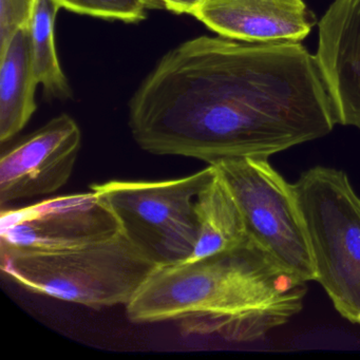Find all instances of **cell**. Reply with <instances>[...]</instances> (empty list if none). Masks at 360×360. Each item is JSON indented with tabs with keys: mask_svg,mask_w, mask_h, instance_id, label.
Instances as JSON below:
<instances>
[{
	"mask_svg": "<svg viewBox=\"0 0 360 360\" xmlns=\"http://www.w3.org/2000/svg\"><path fill=\"white\" fill-rule=\"evenodd\" d=\"M128 109L143 150L208 165L269 159L337 124L317 58L292 41H185L160 60Z\"/></svg>",
	"mask_w": 360,
	"mask_h": 360,
	"instance_id": "6da1fadb",
	"label": "cell"
},
{
	"mask_svg": "<svg viewBox=\"0 0 360 360\" xmlns=\"http://www.w3.org/2000/svg\"><path fill=\"white\" fill-rule=\"evenodd\" d=\"M307 283L248 235L224 252L158 267L126 314L134 323L174 322L186 336L252 342L300 313Z\"/></svg>",
	"mask_w": 360,
	"mask_h": 360,
	"instance_id": "7a4b0ae2",
	"label": "cell"
},
{
	"mask_svg": "<svg viewBox=\"0 0 360 360\" xmlns=\"http://www.w3.org/2000/svg\"><path fill=\"white\" fill-rule=\"evenodd\" d=\"M0 267L22 288L92 309L127 305L158 269L124 235L63 250L0 246Z\"/></svg>",
	"mask_w": 360,
	"mask_h": 360,
	"instance_id": "3957f363",
	"label": "cell"
},
{
	"mask_svg": "<svg viewBox=\"0 0 360 360\" xmlns=\"http://www.w3.org/2000/svg\"><path fill=\"white\" fill-rule=\"evenodd\" d=\"M294 187L316 271L335 309L360 324V198L347 174L315 166Z\"/></svg>",
	"mask_w": 360,
	"mask_h": 360,
	"instance_id": "277c9868",
	"label": "cell"
},
{
	"mask_svg": "<svg viewBox=\"0 0 360 360\" xmlns=\"http://www.w3.org/2000/svg\"><path fill=\"white\" fill-rule=\"evenodd\" d=\"M214 165L180 179L112 180L90 185L119 222L121 231L159 267L185 262L198 238L195 203Z\"/></svg>",
	"mask_w": 360,
	"mask_h": 360,
	"instance_id": "5b68a950",
	"label": "cell"
},
{
	"mask_svg": "<svg viewBox=\"0 0 360 360\" xmlns=\"http://www.w3.org/2000/svg\"><path fill=\"white\" fill-rule=\"evenodd\" d=\"M241 210L248 235L283 266L316 281L311 248L294 187L269 159L240 158L214 164Z\"/></svg>",
	"mask_w": 360,
	"mask_h": 360,
	"instance_id": "8992f818",
	"label": "cell"
},
{
	"mask_svg": "<svg viewBox=\"0 0 360 360\" xmlns=\"http://www.w3.org/2000/svg\"><path fill=\"white\" fill-rule=\"evenodd\" d=\"M110 208L90 191L26 207L1 208L0 246L53 250L110 239L121 233Z\"/></svg>",
	"mask_w": 360,
	"mask_h": 360,
	"instance_id": "52a82bcc",
	"label": "cell"
},
{
	"mask_svg": "<svg viewBox=\"0 0 360 360\" xmlns=\"http://www.w3.org/2000/svg\"><path fill=\"white\" fill-rule=\"evenodd\" d=\"M81 147L77 122L60 115L4 151L0 159L1 208L60 191L72 174Z\"/></svg>",
	"mask_w": 360,
	"mask_h": 360,
	"instance_id": "ba28073f",
	"label": "cell"
},
{
	"mask_svg": "<svg viewBox=\"0 0 360 360\" xmlns=\"http://www.w3.org/2000/svg\"><path fill=\"white\" fill-rule=\"evenodd\" d=\"M193 16L220 37L246 43H300L317 24L303 0H203Z\"/></svg>",
	"mask_w": 360,
	"mask_h": 360,
	"instance_id": "9c48e42d",
	"label": "cell"
},
{
	"mask_svg": "<svg viewBox=\"0 0 360 360\" xmlns=\"http://www.w3.org/2000/svg\"><path fill=\"white\" fill-rule=\"evenodd\" d=\"M318 26L316 58L337 124L360 129V0H335Z\"/></svg>",
	"mask_w": 360,
	"mask_h": 360,
	"instance_id": "30bf717a",
	"label": "cell"
},
{
	"mask_svg": "<svg viewBox=\"0 0 360 360\" xmlns=\"http://www.w3.org/2000/svg\"><path fill=\"white\" fill-rule=\"evenodd\" d=\"M0 141L8 142L24 129L37 111L39 86L31 63L30 32L18 31L0 53Z\"/></svg>",
	"mask_w": 360,
	"mask_h": 360,
	"instance_id": "8fae6325",
	"label": "cell"
},
{
	"mask_svg": "<svg viewBox=\"0 0 360 360\" xmlns=\"http://www.w3.org/2000/svg\"><path fill=\"white\" fill-rule=\"evenodd\" d=\"M195 214L197 243L187 261L224 252L239 245L248 237L241 210L217 167L210 182L198 195Z\"/></svg>",
	"mask_w": 360,
	"mask_h": 360,
	"instance_id": "7c38bea8",
	"label": "cell"
},
{
	"mask_svg": "<svg viewBox=\"0 0 360 360\" xmlns=\"http://www.w3.org/2000/svg\"><path fill=\"white\" fill-rule=\"evenodd\" d=\"M60 8L56 0H37L29 32L31 63L37 84L43 86L50 100L66 101L72 98V90L60 67L54 41V24Z\"/></svg>",
	"mask_w": 360,
	"mask_h": 360,
	"instance_id": "4fadbf2b",
	"label": "cell"
},
{
	"mask_svg": "<svg viewBox=\"0 0 360 360\" xmlns=\"http://www.w3.org/2000/svg\"><path fill=\"white\" fill-rule=\"evenodd\" d=\"M60 8L108 20L138 22L146 18V0H56Z\"/></svg>",
	"mask_w": 360,
	"mask_h": 360,
	"instance_id": "5bb4252c",
	"label": "cell"
},
{
	"mask_svg": "<svg viewBox=\"0 0 360 360\" xmlns=\"http://www.w3.org/2000/svg\"><path fill=\"white\" fill-rule=\"evenodd\" d=\"M37 0H0V53L14 35L28 29Z\"/></svg>",
	"mask_w": 360,
	"mask_h": 360,
	"instance_id": "9a60e30c",
	"label": "cell"
},
{
	"mask_svg": "<svg viewBox=\"0 0 360 360\" xmlns=\"http://www.w3.org/2000/svg\"><path fill=\"white\" fill-rule=\"evenodd\" d=\"M148 8H164L176 14L193 15L203 0H146Z\"/></svg>",
	"mask_w": 360,
	"mask_h": 360,
	"instance_id": "2e32d148",
	"label": "cell"
}]
</instances>
